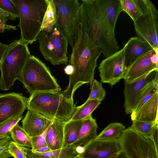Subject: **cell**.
Returning a JSON list of instances; mask_svg holds the SVG:
<instances>
[{
	"instance_id": "obj_1",
	"label": "cell",
	"mask_w": 158,
	"mask_h": 158,
	"mask_svg": "<svg viewBox=\"0 0 158 158\" xmlns=\"http://www.w3.org/2000/svg\"><path fill=\"white\" fill-rule=\"evenodd\" d=\"M80 16L82 30L105 57L118 51L115 34L122 11L120 0H82Z\"/></svg>"
},
{
	"instance_id": "obj_2",
	"label": "cell",
	"mask_w": 158,
	"mask_h": 158,
	"mask_svg": "<svg viewBox=\"0 0 158 158\" xmlns=\"http://www.w3.org/2000/svg\"><path fill=\"white\" fill-rule=\"evenodd\" d=\"M72 50L69 64L73 66L74 71L69 76L68 86L62 93L66 98L73 100L75 91L82 85L88 84L90 89L97 60L102 52L83 31L81 23L77 40Z\"/></svg>"
},
{
	"instance_id": "obj_3",
	"label": "cell",
	"mask_w": 158,
	"mask_h": 158,
	"mask_svg": "<svg viewBox=\"0 0 158 158\" xmlns=\"http://www.w3.org/2000/svg\"><path fill=\"white\" fill-rule=\"evenodd\" d=\"M76 107L73 100L65 97L60 91L35 92L30 95L27 102L28 110L64 123L71 120Z\"/></svg>"
},
{
	"instance_id": "obj_4",
	"label": "cell",
	"mask_w": 158,
	"mask_h": 158,
	"mask_svg": "<svg viewBox=\"0 0 158 158\" xmlns=\"http://www.w3.org/2000/svg\"><path fill=\"white\" fill-rule=\"evenodd\" d=\"M17 7L21 39L28 44L37 40L46 11V0H12Z\"/></svg>"
},
{
	"instance_id": "obj_5",
	"label": "cell",
	"mask_w": 158,
	"mask_h": 158,
	"mask_svg": "<svg viewBox=\"0 0 158 158\" xmlns=\"http://www.w3.org/2000/svg\"><path fill=\"white\" fill-rule=\"evenodd\" d=\"M28 44L21 39L9 44L0 65V89L8 90L20 79L24 66L31 56Z\"/></svg>"
},
{
	"instance_id": "obj_6",
	"label": "cell",
	"mask_w": 158,
	"mask_h": 158,
	"mask_svg": "<svg viewBox=\"0 0 158 158\" xmlns=\"http://www.w3.org/2000/svg\"><path fill=\"white\" fill-rule=\"evenodd\" d=\"M19 80L30 95L37 92L59 91L61 89L45 64L34 55L27 59Z\"/></svg>"
},
{
	"instance_id": "obj_7",
	"label": "cell",
	"mask_w": 158,
	"mask_h": 158,
	"mask_svg": "<svg viewBox=\"0 0 158 158\" xmlns=\"http://www.w3.org/2000/svg\"><path fill=\"white\" fill-rule=\"evenodd\" d=\"M39 50L45 59L53 65L66 63L68 41L56 23L50 30L41 31L38 35Z\"/></svg>"
},
{
	"instance_id": "obj_8",
	"label": "cell",
	"mask_w": 158,
	"mask_h": 158,
	"mask_svg": "<svg viewBox=\"0 0 158 158\" xmlns=\"http://www.w3.org/2000/svg\"><path fill=\"white\" fill-rule=\"evenodd\" d=\"M58 18L57 23L68 44L73 48L77 38L81 23L78 0H54Z\"/></svg>"
},
{
	"instance_id": "obj_9",
	"label": "cell",
	"mask_w": 158,
	"mask_h": 158,
	"mask_svg": "<svg viewBox=\"0 0 158 158\" xmlns=\"http://www.w3.org/2000/svg\"><path fill=\"white\" fill-rule=\"evenodd\" d=\"M128 158H158V149L154 141L132 129L125 128L119 140Z\"/></svg>"
},
{
	"instance_id": "obj_10",
	"label": "cell",
	"mask_w": 158,
	"mask_h": 158,
	"mask_svg": "<svg viewBox=\"0 0 158 158\" xmlns=\"http://www.w3.org/2000/svg\"><path fill=\"white\" fill-rule=\"evenodd\" d=\"M143 14L134 22L138 37L148 43L158 52V12L153 3L149 0H144Z\"/></svg>"
},
{
	"instance_id": "obj_11",
	"label": "cell",
	"mask_w": 158,
	"mask_h": 158,
	"mask_svg": "<svg viewBox=\"0 0 158 158\" xmlns=\"http://www.w3.org/2000/svg\"><path fill=\"white\" fill-rule=\"evenodd\" d=\"M127 69L123 48L106 57L100 63L98 69L101 82L108 83L113 86L123 79Z\"/></svg>"
},
{
	"instance_id": "obj_12",
	"label": "cell",
	"mask_w": 158,
	"mask_h": 158,
	"mask_svg": "<svg viewBox=\"0 0 158 158\" xmlns=\"http://www.w3.org/2000/svg\"><path fill=\"white\" fill-rule=\"evenodd\" d=\"M158 69H156L133 82H124V106L126 114H131L134 110L141 94L146 86L158 80Z\"/></svg>"
},
{
	"instance_id": "obj_13",
	"label": "cell",
	"mask_w": 158,
	"mask_h": 158,
	"mask_svg": "<svg viewBox=\"0 0 158 158\" xmlns=\"http://www.w3.org/2000/svg\"><path fill=\"white\" fill-rule=\"evenodd\" d=\"M27 99L22 94H0V124L22 115L27 108Z\"/></svg>"
},
{
	"instance_id": "obj_14",
	"label": "cell",
	"mask_w": 158,
	"mask_h": 158,
	"mask_svg": "<svg viewBox=\"0 0 158 158\" xmlns=\"http://www.w3.org/2000/svg\"><path fill=\"white\" fill-rule=\"evenodd\" d=\"M84 147L82 158H106L122 151L119 140H101L95 138Z\"/></svg>"
},
{
	"instance_id": "obj_15",
	"label": "cell",
	"mask_w": 158,
	"mask_h": 158,
	"mask_svg": "<svg viewBox=\"0 0 158 158\" xmlns=\"http://www.w3.org/2000/svg\"><path fill=\"white\" fill-rule=\"evenodd\" d=\"M155 52H157L152 49L142 55L133 61L127 69L123 79L124 82H131L153 70L158 69V65L153 64L151 59Z\"/></svg>"
},
{
	"instance_id": "obj_16",
	"label": "cell",
	"mask_w": 158,
	"mask_h": 158,
	"mask_svg": "<svg viewBox=\"0 0 158 158\" xmlns=\"http://www.w3.org/2000/svg\"><path fill=\"white\" fill-rule=\"evenodd\" d=\"M52 120L35 111L28 110L22 121V127L30 137L42 134Z\"/></svg>"
},
{
	"instance_id": "obj_17",
	"label": "cell",
	"mask_w": 158,
	"mask_h": 158,
	"mask_svg": "<svg viewBox=\"0 0 158 158\" xmlns=\"http://www.w3.org/2000/svg\"><path fill=\"white\" fill-rule=\"evenodd\" d=\"M123 48L127 68L140 56L153 49L148 43L138 36L130 38Z\"/></svg>"
},
{
	"instance_id": "obj_18",
	"label": "cell",
	"mask_w": 158,
	"mask_h": 158,
	"mask_svg": "<svg viewBox=\"0 0 158 158\" xmlns=\"http://www.w3.org/2000/svg\"><path fill=\"white\" fill-rule=\"evenodd\" d=\"M158 92L155 93L135 114L131 115L134 120L158 123Z\"/></svg>"
},
{
	"instance_id": "obj_19",
	"label": "cell",
	"mask_w": 158,
	"mask_h": 158,
	"mask_svg": "<svg viewBox=\"0 0 158 158\" xmlns=\"http://www.w3.org/2000/svg\"><path fill=\"white\" fill-rule=\"evenodd\" d=\"M98 127L96 120L91 115L83 119L77 138L71 144L76 147L85 146L96 137Z\"/></svg>"
},
{
	"instance_id": "obj_20",
	"label": "cell",
	"mask_w": 158,
	"mask_h": 158,
	"mask_svg": "<svg viewBox=\"0 0 158 158\" xmlns=\"http://www.w3.org/2000/svg\"><path fill=\"white\" fill-rule=\"evenodd\" d=\"M65 123L53 120L49 127L46 141L48 146L52 151L63 148L64 126Z\"/></svg>"
},
{
	"instance_id": "obj_21",
	"label": "cell",
	"mask_w": 158,
	"mask_h": 158,
	"mask_svg": "<svg viewBox=\"0 0 158 158\" xmlns=\"http://www.w3.org/2000/svg\"><path fill=\"white\" fill-rule=\"evenodd\" d=\"M22 147L27 158H73L79 154L76 151V147L73 144L58 150L42 153L34 152L31 148Z\"/></svg>"
},
{
	"instance_id": "obj_22",
	"label": "cell",
	"mask_w": 158,
	"mask_h": 158,
	"mask_svg": "<svg viewBox=\"0 0 158 158\" xmlns=\"http://www.w3.org/2000/svg\"><path fill=\"white\" fill-rule=\"evenodd\" d=\"M130 127L144 136L152 139L158 147V123L134 120Z\"/></svg>"
},
{
	"instance_id": "obj_23",
	"label": "cell",
	"mask_w": 158,
	"mask_h": 158,
	"mask_svg": "<svg viewBox=\"0 0 158 158\" xmlns=\"http://www.w3.org/2000/svg\"><path fill=\"white\" fill-rule=\"evenodd\" d=\"M125 127L118 122L110 123L97 135L96 139L101 140H119Z\"/></svg>"
},
{
	"instance_id": "obj_24",
	"label": "cell",
	"mask_w": 158,
	"mask_h": 158,
	"mask_svg": "<svg viewBox=\"0 0 158 158\" xmlns=\"http://www.w3.org/2000/svg\"><path fill=\"white\" fill-rule=\"evenodd\" d=\"M122 10L130 16L133 22L143 14L144 0H120Z\"/></svg>"
},
{
	"instance_id": "obj_25",
	"label": "cell",
	"mask_w": 158,
	"mask_h": 158,
	"mask_svg": "<svg viewBox=\"0 0 158 158\" xmlns=\"http://www.w3.org/2000/svg\"><path fill=\"white\" fill-rule=\"evenodd\" d=\"M47 7L45 13L41 31H47L51 29L57 23L58 14L54 0H46Z\"/></svg>"
},
{
	"instance_id": "obj_26",
	"label": "cell",
	"mask_w": 158,
	"mask_h": 158,
	"mask_svg": "<svg viewBox=\"0 0 158 158\" xmlns=\"http://www.w3.org/2000/svg\"><path fill=\"white\" fill-rule=\"evenodd\" d=\"M82 120H70L64 126L63 148L72 144L77 139L81 128Z\"/></svg>"
},
{
	"instance_id": "obj_27",
	"label": "cell",
	"mask_w": 158,
	"mask_h": 158,
	"mask_svg": "<svg viewBox=\"0 0 158 158\" xmlns=\"http://www.w3.org/2000/svg\"><path fill=\"white\" fill-rule=\"evenodd\" d=\"M101 102L97 99L87 100L82 105L76 107L70 120H82L91 115Z\"/></svg>"
},
{
	"instance_id": "obj_28",
	"label": "cell",
	"mask_w": 158,
	"mask_h": 158,
	"mask_svg": "<svg viewBox=\"0 0 158 158\" xmlns=\"http://www.w3.org/2000/svg\"><path fill=\"white\" fill-rule=\"evenodd\" d=\"M10 135L13 141L19 145L26 148H31V137L18 124L11 130Z\"/></svg>"
},
{
	"instance_id": "obj_29",
	"label": "cell",
	"mask_w": 158,
	"mask_h": 158,
	"mask_svg": "<svg viewBox=\"0 0 158 158\" xmlns=\"http://www.w3.org/2000/svg\"><path fill=\"white\" fill-rule=\"evenodd\" d=\"M158 92V81H154L147 85L141 94L137 105L131 114L136 113L141 106L156 92Z\"/></svg>"
},
{
	"instance_id": "obj_30",
	"label": "cell",
	"mask_w": 158,
	"mask_h": 158,
	"mask_svg": "<svg viewBox=\"0 0 158 158\" xmlns=\"http://www.w3.org/2000/svg\"><path fill=\"white\" fill-rule=\"evenodd\" d=\"M0 10L8 13L11 20L19 18L18 9L12 0H0Z\"/></svg>"
},
{
	"instance_id": "obj_31",
	"label": "cell",
	"mask_w": 158,
	"mask_h": 158,
	"mask_svg": "<svg viewBox=\"0 0 158 158\" xmlns=\"http://www.w3.org/2000/svg\"><path fill=\"white\" fill-rule=\"evenodd\" d=\"M90 89L91 91L87 100L97 99L102 102L105 98L106 94L102 83L94 79Z\"/></svg>"
},
{
	"instance_id": "obj_32",
	"label": "cell",
	"mask_w": 158,
	"mask_h": 158,
	"mask_svg": "<svg viewBox=\"0 0 158 158\" xmlns=\"http://www.w3.org/2000/svg\"><path fill=\"white\" fill-rule=\"evenodd\" d=\"M22 115L10 119L0 124V136L10 135L12 128L23 118Z\"/></svg>"
},
{
	"instance_id": "obj_33",
	"label": "cell",
	"mask_w": 158,
	"mask_h": 158,
	"mask_svg": "<svg viewBox=\"0 0 158 158\" xmlns=\"http://www.w3.org/2000/svg\"><path fill=\"white\" fill-rule=\"evenodd\" d=\"M49 127L41 135L31 137L32 146L31 149L32 150H34L40 148L48 146L46 141V137Z\"/></svg>"
},
{
	"instance_id": "obj_34",
	"label": "cell",
	"mask_w": 158,
	"mask_h": 158,
	"mask_svg": "<svg viewBox=\"0 0 158 158\" xmlns=\"http://www.w3.org/2000/svg\"><path fill=\"white\" fill-rule=\"evenodd\" d=\"M9 152L14 158H27L22 146L12 141L9 146Z\"/></svg>"
},
{
	"instance_id": "obj_35",
	"label": "cell",
	"mask_w": 158,
	"mask_h": 158,
	"mask_svg": "<svg viewBox=\"0 0 158 158\" xmlns=\"http://www.w3.org/2000/svg\"><path fill=\"white\" fill-rule=\"evenodd\" d=\"M8 19L0 15V32H3L6 30H15L17 29L16 26L6 24Z\"/></svg>"
},
{
	"instance_id": "obj_36",
	"label": "cell",
	"mask_w": 158,
	"mask_h": 158,
	"mask_svg": "<svg viewBox=\"0 0 158 158\" xmlns=\"http://www.w3.org/2000/svg\"><path fill=\"white\" fill-rule=\"evenodd\" d=\"M9 146L0 147V158H9L12 156L9 152Z\"/></svg>"
},
{
	"instance_id": "obj_37",
	"label": "cell",
	"mask_w": 158,
	"mask_h": 158,
	"mask_svg": "<svg viewBox=\"0 0 158 158\" xmlns=\"http://www.w3.org/2000/svg\"><path fill=\"white\" fill-rule=\"evenodd\" d=\"M12 141L10 135L0 136V147L9 146Z\"/></svg>"
},
{
	"instance_id": "obj_38",
	"label": "cell",
	"mask_w": 158,
	"mask_h": 158,
	"mask_svg": "<svg viewBox=\"0 0 158 158\" xmlns=\"http://www.w3.org/2000/svg\"><path fill=\"white\" fill-rule=\"evenodd\" d=\"M9 45L0 42V65L8 49Z\"/></svg>"
},
{
	"instance_id": "obj_39",
	"label": "cell",
	"mask_w": 158,
	"mask_h": 158,
	"mask_svg": "<svg viewBox=\"0 0 158 158\" xmlns=\"http://www.w3.org/2000/svg\"><path fill=\"white\" fill-rule=\"evenodd\" d=\"M64 70L65 73L69 76L73 73L74 69L72 65L69 64L65 67Z\"/></svg>"
},
{
	"instance_id": "obj_40",
	"label": "cell",
	"mask_w": 158,
	"mask_h": 158,
	"mask_svg": "<svg viewBox=\"0 0 158 158\" xmlns=\"http://www.w3.org/2000/svg\"><path fill=\"white\" fill-rule=\"evenodd\" d=\"M31 150L34 152L40 153L45 152L52 151L48 146L40 148L34 150L31 149Z\"/></svg>"
},
{
	"instance_id": "obj_41",
	"label": "cell",
	"mask_w": 158,
	"mask_h": 158,
	"mask_svg": "<svg viewBox=\"0 0 158 158\" xmlns=\"http://www.w3.org/2000/svg\"><path fill=\"white\" fill-rule=\"evenodd\" d=\"M76 150L79 154H81L83 153L84 151V146H78L76 147Z\"/></svg>"
},
{
	"instance_id": "obj_42",
	"label": "cell",
	"mask_w": 158,
	"mask_h": 158,
	"mask_svg": "<svg viewBox=\"0 0 158 158\" xmlns=\"http://www.w3.org/2000/svg\"><path fill=\"white\" fill-rule=\"evenodd\" d=\"M116 158H128L126 155H125L124 152L121 151L119 152L118 154V155Z\"/></svg>"
},
{
	"instance_id": "obj_43",
	"label": "cell",
	"mask_w": 158,
	"mask_h": 158,
	"mask_svg": "<svg viewBox=\"0 0 158 158\" xmlns=\"http://www.w3.org/2000/svg\"><path fill=\"white\" fill-rule=\"evenodd\" d=\"M0 15L5 18H7L9 17V15L8 13L1 10H0Z\"/></svg>"
},
{
	"instance_id": "obj_44",
	"label": "cell",
	"mask_w": 158,
	"mask_h": 158,
	"mask_svg": "<svg viewBox=\"0 0 158 158\" xmlns=\"http://www.w3.org/2000/svg\"><path fill=\"white\" fill-rule=\"evenodd\" d=\"M118 153L114 154L106 158H116Z\"/></svg>"
},
{
	"instance_id": "obj_45",
	"label": "cell",
	"mask_w": 158,
	"mask_h": 158,
	"mask_svg": "<svg viewBox=\"0 0 158 158\" xmlns=\"http://www.w3.org/2000/svg\"><path fill=\"white\" fill-rule=\"evenodd\" d=\"M73 158H82L81 154H79Z\"/></svg>"
}]
</instances>
